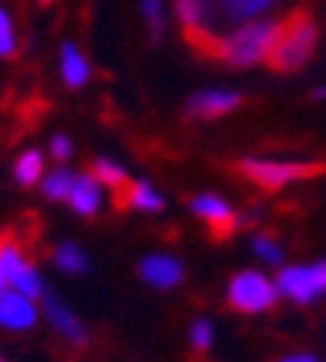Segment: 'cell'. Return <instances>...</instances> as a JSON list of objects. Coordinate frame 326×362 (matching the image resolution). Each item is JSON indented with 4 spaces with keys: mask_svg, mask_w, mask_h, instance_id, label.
<instances>
[{
    "mask_svg": "<svg viewBox=\"0 0 326 362\" xmlns=\"http://www.w3.org/2000/svg\"><path fill=\"white\" fill-rule=\"evenodd\" d=\"M283 0H227L220 7V23L223 30L227 27H240V23H250V21H260L273 7H280Z\"/></svg>",
    "mask_w": 326,
    "mask_h": 362,
    "instance_id": "16",
    "label": "cell"
},
{
    "mask_svg": "<svg viewBox=\"0 0 326 362\" xmlns=\"http://www.w3.org/2000/svg\"><path fill=\"white\" fill-rule=\"evenodd\" d=\"M140 13L147 21V30H150V40L157 44L167 30V0H140Z\"/></svg>",
    "mask_w": 326,
    "mask_h": 362,
    "instance_id": "21",
    "label": "cell"
},
{
    "mask_svg": "<svg viewBox=\"0 0 326 362\" xmlns=\"http://www.w3.org/2000/svg\"><path fill=\"white\" fill-rule=\"evenodd\" d=\"M0 266H4V276H7V286L13 293H21L27 299H44L47 296V286L37 273L33 259L23 252V246L13 236H7L4 250H0Z\"/></svg>",
    "mask_w": 326,
    "mask_h": 362,
    "instance_id": "6",
    "label": "cell"
},
{
    "mask_svg": "<svg viewBox=\"0 0 326 362\" xmlns=\"http://www.w3.org/2000/svg\"><path fill=\"white\" fill-rule=\"evenodd\" d=\"M253 252L260 256L263 263H270V266L283 263V246L276 243L273 233H257V236H253Z\"/></svg>",
    "mask_w": 326,
    "mask_h": 362,
    "instance_id": "24",
    "label": "cell"
},
{
    "mask_svg": "<svg viewBox=\"0 0 326 362\" xmlns=\"http://www.w3.org/2000/svg\"><path fill=\"white\" fill-rule=\"evenodd\" d=\"M47 176V160L40 150H23L17 160H13V183L23 189L37 187V183H44Z\"/></svg>",
    "mask_w": 326,
    "mask_h": 362,
    "instance_id": "17",
    "label": "cell"
},
{
    "mask_svg": "<svg viewBox=\"0 0 326 362\" xmlns=\"http://www.w3.org/2000/svg\"><path fill=\"white\" fill-rule=\"evenodd\" d=\"M47 150H50V156H54L57 163L64 166L67 160L74 156V140H70L67 133H54V136H50V146H47Z\"/></svg>",
    "mask_w": 326,
    "mask_h": 362,
    "instance_id": "25",
    "label": "cell"
},
{
    "mask_svg": "<svg viewBox=\"0 0 326 362\" xmlns=\"http://www.w3.org/2000/svg\"><path fill=\"white\" fill-rule=\"evenodd\" d=\"M233 173L243 176L263 193H280L290 183L300 180H316L326 173L323 160H270V156H243L233 163Z\"/></svg>",
    "mask_w": 326,
    "mask_h": 362,
    "instance_id": "3",
    "label": "cell"
},
{
    "mask_svg": "<svg viewBox=\"0 0 326 362\" xmlns=\"http://www.w3.org/2000/svg\"><path fill=\"white\" fill-rule=\"evenodd\" d=\"M94 180H97L100 187H107V189H113V193H120V189L130 183V176H127V170L117 163V160H110V156H97L94 163H90V170H87Z\"/></svg>",
    "mask_w": 326,
    "mask_h": 362,
    "instance_id": "18",
    "label": "cell"
},
{
    "mask_svg": "<svg viewBox=\"0 0 326 362\" xmlns=\"http://www.w3.org/2000/svg\"><path fill=\"white\" fill-rule=\"evenodd\" d=\"M67 206L74 209L77 216H84V220H94L103 206V187H100L97 180L90 173H77L74 180V189H70V199H67Z\"/></svg>",
    "mask_w": 326,
    "mask_h": 362,
    "instance_id": "15",
    "label": "cell"
},
{
    "mask_svg": "<svg viewBox=\"0 0 326 362\" xmlns=\"http://www.w3.org/2000/svg\"><path fill=\"white\" fill-rule=\"evenodd\" d=\"M276 37H280V17H260V21L240 23V27H230L220 33V40L210 50V60H217L230 70H250V66L270 60Z\"/></svg>",
    "mask_w": 326,
    "mask_h": 362,
    "instance_id": "1",
    "label": "cell"
},
{
    "mask_svg": "<svg viewBox=\"0 0 326 362\" xmlns=\"http://www.w3.org/2000/svg\"><path fill=\"white\" fill-rule=\"evenodd\" d=\"M40 4H54V0H40Z\"/></svg>",
    "mask_w": 326,
    "mask_h": 362,
    "instance_id": "30",
    "label": "cell"
},
{
    "mask_svg": "<svg viewBox=\"0 0 326 362\" xmlns=\"http://www.w3.org/2000/svg\"><path fill=\"white\" fill-rule=\"evenodd\" d=\"M54 266L60 269V273H70V276H80V273H87L90 269V259H87V252L80 250L77 243H57L54 246Z\"/></svg>",
    "mask_w": 326,
    "mask_h": 362,
    "instance_id": "19",
    "label": "cell"
},
{
    "mask_svg": "<svg viewBox=\"0 0 326 362\" xmlns=\"http://www.w3.org/2000/svg\"><path fill=\"white\" fill-rule=\"evenodd\" d=\"M4 243H7V233H0V250H4ZM11 286H7V276H4V266H0V296L7 293Z\"/></svg>",
    "mask_w": 326,
    "mask_h": 362,
    "instance_id": "26",
    "label": "cell"
},
{
    "mask_svg": "<svg viewBox=\"0 0 326 362\" xmlns=\"http://www.w3.org/2000/svg\"><path fill=\"white\" fill-rule=\"evenodd\" d=\"M280 296L293 299L296 306H310L326 293V266H283L276 276Z\"/></svg>",
    "mask_w": 326,
    "mask_h": 362,
    "instance_id": "8",
    "label": "cell"
},
{
    "mask_svg": "<svg viewBox=\"0 0 326 362\" xmlns=\"http://www.w3.org/2000/svg\"><path fill=\"white\" fill-rule=\"evenodd\" d=\"M280 289L270 276H263L260 269H240L230 276L227 283V309L230 313H243V316H257L276 306Z\"/></svg>",
    "mask_w": 326,
    "mask_h": 362,
    "instance_id": "4",
    "label": "cell"
},
{
    "mask_svg": "<svg viewBox=\"0 0 326 362\" xmlns=\"http://www.w3.org/2000/svg\"><path fill=\"white\" fill-rule=\"evenodd\" d=\"M44 313H47V319H50L54 332H60V339L70 342V349L74 352L90 349V329L80 322V316L70 313V306H67L64 299L54 296V293H47L44 296Z\"/></svg>",
    "mask_w": 326,
    "mask_h": 362,
    "instance_id": "10",
    "label": "cell"
},
{
    "mask_svg": "<svg viewBox=\"0 0 326 362\" xmlns=\"http://www.w3.org/2000/svg\"><path fill=\"white\" fill-rule=\"evenodd\" d=\"M90 77H94V66H90V57L84 54L80 44H70L67 40L60 47V80H64L67 90H80L87 87Z\"/></svg>",
    "mask_w": 326,
    "mask_h": 362,
    "instance_id": "14",
    "label": "cell"
},
{
    "mask_svg": "<svg viewBox=\"0 0 326 362\" xmlns=\"http://www.w3.org/2000/svg\"><path fill=\"white\" fill-rule=\"evenodd\" d=\"M174 13H176V23L184 30V40L193 47L200 57H210L213 44L220 40V17L213 11L210 0H174Z\"/></svg>",
    "mask_w": 326,
    "mask_h": 362,
    "instance_id": "5",
    "label": "cell"
},
{
    "mask_svg": "<svg viewBox=\"0 0 326 362\" xmlns=\"http://www.w3.org/2000/svg\"><path fill=\"white\" fill-rule=\"evenodd\" d=\"M0 362H7V359H4V352H0Z\"/></svg>",
    "mask_w": 326,
    "mask_h": 362,
    "instance_id": "31",
    "label": "cell"
},
{
    "mask_svg": "<svg viewBox=\"0 0 326 362\" xmlns=\"http://www.w3.org/2000/svg\"><path fill=\"white\" fill-rule=\"evenodd\" d=\"M137 273H140V279L150 286V289L167 293V289H176V286L184 283L186 269L176 256H170V252H150V256H143L140 259Z\"/></svg>",
    "mask_w": 326,
    "mask_h": 362,
    "instance_id": "11",
    "label": "cell"
},
{
    "mask_svg": "<svg viewBox=\"0 0 326 362\" xmlns=\"http://www.w3.org/2000/svg\"><path fill=\"white\" fill-rule=\"evenodd\" d=\"M17 23H13L11 11L7 7H0V60H11L17 57Z\"/></svg>",
    "mask_w": 326,
    "mask_h": 362,
    "instance_id": "23",
    "label": "cell"
},
{
    "mask_svg": "<svg viewBox=\"0 0 326 362\" xmlns=\"http://www.w3.org/2000/svg\"><path fill=\"white\" fill-rule=\"evenodd\" d=\"M190 213L207 226V233H210V240L213 243L233 240L237 230L243 226V223H240V213L230 206L220 193H196V197L190 199Z\"/></svg>",
    "mask_w": 326,
    "mask_h": 362,
    "instance_id": "7",
    "label": "cell"
},
{
    "mask_svg": "<svg viewBox=\"0 0 326 362\" xmlns=\"http://www.w3.org/2000/svg\"><path fill=\"white\" fill-rule=\"evenodd\" d=\"M243 107V93L237 90H223V87H213V90H200L193 97L186 100V120H200V123H210V120H220V117H230L233 110Z\"/></svg>",
    "mask_w": 326,
    "mask_h": 362,
    "instance_id": "9",
    "label": "cell"
},
{
    "mask_svg": "<svg viewBox=\"0 0 326 362\" xmlns=\"http://www.w3.org/2000/svg\"><path fill=\"white\" fill-rule=\"evenodd\" d=\"M280 362H316L313 356H286V359H280Z\"/></svg>",
    "mask_w": 326,
    "mask_h": 362,
    "instance_id": "27",
    "label": "cell"
},
{
    "mask_svg": "<svg viewBox=\"0 0 326 362\" xmlns=\"http://www.w3.org/2000/svg\"><path fill=\"white\" fill-rule=\"evenodd\" d=\"M316 47H320V23L306 7L290 11L280 17V37L273 44V54L266 60L273 74H300L310 60H313Z\"/></svg>",
    "mask_w": 326,
    "mask_h": 362,
    "instance_id": "2",
    "label": "cell"
},
{
    "mask_svg": "<svg viewBox=\"0 0 326 362\" xmlns=\"http://www.w3.org/2000/svg\"><path fill=\"white\" fill-rule=\"evenodd\" d=\"M74 180L77 173L74 170H67V166H57L54 173H47L44 176V197L50 199V203H67L70 199V189H74Z\"/></svg>",
    "mask_w": 326,
    "mask_h": 362,
    "instance_id": "20",
    "label": "cell"
},
{
    "mask_svg": "<svg viewBox=\"0 0 326 362\" xmlns=\"http://www.w3.org/2000/svg\"><path fill=\"white\" fill-rule=\"evenodd\" d=\"M326 97V87H320V90H313V100H323Z\"/></svg>",
    "mask_w": 326,
    "mask_h": 362,
    "instance_id": "29",
    "label": "cell"
},
{
    "mask_svg": "<svg viewBox=\"0 0 326 362\" xmlns=\"http://www.w3.org/2000/svg\"><path fill=\"white\" fill-rule=\"evenodd\" d=\"M323 266H326V259H323Z\"/></svg>",
    "mask_w": 326,
    "mask_h": 362,
    "instance_id": "32",
    "label": "cell"
},
{
    "mask_svg": "<svg viewBox=\"0 0 326 362\" xmlns=\"http://www.w3.org/2000/svg\"><path fill=\"white\" fill-rule=\"evenodd\" d=\"M163 203L167 199L157 193V187L150 180H130L120 193H113V206L120 213H130V209H137V213H160Z\"/></svg>",
    "mask_w": 326,
    "mask_h": 362,
    "instance_id": "12",
    "label": "cell"
},
{
    "mask_svg": "<svg viewBox=\"0 0 326 362\" xmlns=\"http://www.w3.org/2000/svg\"><path fill=\"white\" fill-rule=\"evenodd\" d=\"M190 346H193L196 359H203V356L213 349V322H210L207 316L193 319V326H190Z\"/></svg>",
    "mask_w": 326,
    "mask_h": 362,
    "instance_id": "22",
    "label": "cell"
},
{
    "mask_svg": "<svg viewBox=\"0 0 326 362\" xmlns=\"http://www.w3.org/2000/svg\"><path fill=\"white\" fill-rule=\"evenodd\" d=\"M210 4H213V11H217V17H220V7H223L227 0H210ZM220 27H223V23H220Z\"/></svg>",
    "mask_w": 326,
    "mask_h": 362,
    "instance_id": "28",
    "label": "cell"
},
{
    "mask_svg": "<svg viewBox=\"0 0 326 362\" xmlns=\"http://www.w3.org/2000/svg\"><path fill=\"white\" fill-rule=\"evenodd\" d=\"M0 326L11 332L33 329V326H37V306H33V299L7 289V293L0 296Z\"/></svg>",
    "mask_w": 326,
    "mask_h": 362,
    "instance_id": "13",
    "label": "cell"
}]
</instances>
